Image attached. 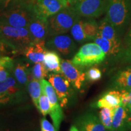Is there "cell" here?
Listing matches in <instances>:
<instances>
[{"label": "cell", "mask_w": 131, "mask_h": 131, "mask_svg": "<svg viewBox=\"0 0 131 131\" xmlns=\"http://www.w3.org/2000/svg\"><path fill=\"white\" fill-rule=\"evenodd\" d=\"M86 78L90 81H96L100 80L102 77L101 70L97 68H91L85 73Z\"/></svg>", "instance_id": "obj_30"}, {"label": "cell", "mask_w": 131, "mask_h": 131, "mask_svg": "<svg viewBox=\"0 0 131 131\" xmlns=\"http://www.w3.org/2000/svg\"><path fill=\"white\" fill-rule=\"evenodd\" d=\"M5 50H6V48H5L4 46L3 45L2 42H1V37H0V50H1V51H4Z\"/></svg>", "instance_id": "obj_37"}, {"label": "cell", "mask_w": 131, "mask_h": 131, "mask_svg": "<svg viewBox=\"0 0 131 131\" xmlns=\"http://www.w3.org/2000/svg\"><path fill=\"white\" fill-rule=\"evenodd\" d=\"M13 67L12 58L8 57H0V81L9 77Z\"/></svg>", "instance_id": "obj_24"}, {"label": "cell", "mask_w": 131, "mask_h": 131, "mask_svg": "<svg viewBox=\"0 0 131 131\" xmlns=\"http://www.w3.org/2000/svg\"><path fill=\"white\" fill-rule=\"evenodd\" d=\"M35 15L34 0H13L0 13V23L15 27L27 28Z\"/></svg>", "instance_id": "obj_1"}, {"label": "cell", "mask_w": 131, "mask_h": 131, "mask_svg": "<svg viewBox=\"0 0 131 131\" xmlns=\"http://www.w3.org/2000/svg\"><path fill=\"white\" fill-rule=\"evenodd\" d=\"M83 28L88 41L94 40L98 32V24L94 18L83 19Z\"/></svg>", "instance_id": "obj_23"}, {"label": "cell", "mask_w": 131, "mask_h": 131, "mask_svg": "<svg viewBox=\"0 0 131 131\" xmlns=\"http://www.w3.org/2000/svg\"><path fill=\"white\" fill-rule=\"evenodd\" d=\"M41 131H57L54 126L50 123L45 117L41 119Z\"/></svg>", "instance_id": "obj_32"}, {"label": "cell", "mask_w": 131, "mask_h": 131, "mask_svg": "<svg viewBox=\"0 0 131 131\" xmlns=\"http://www.w3.org/2000/svg\"><path fill=\"white\" fill-rule=\"evenodd\" d=\"M64 1L66 3L67 6H72L76 3L78 0H64Z\"/></svg>", "instance_id": "obj_36"}, {"label": "cell", "mask_w": 131, "mask_h": 131, "mask_svg": "<svg viewBox=\"0 0 131 131\" xmlns=\"http://www.w3.org/2000/svg\"><path fill=\"white\" fill-rule=\"evenodd\" d=\"M105 17L122 37L131 23V0H110Z\"/></svg>", "instance_id": "obj_3"}, {"label": "cell", "mask_w": 131, "mask_h": 131, "mask_svg": "<svg viewBox=\"0 0 131 131\" xmlns=\"http://www.w3.org/2000/svg\"><path fill=\"white\" fill-rule=\"evenodd\" d=\"M81 19L73 6H68L48 18L49 37L61 35L70 31Z\"/></svg>", "instance_id": "obj_4"}, {"label": "cell", "mask_w": 131, "mask_h": 131, "mask_svg": "<svg viewBox=\"0 0 131 131\" xmlns=\"http://www.w3.org/2000/svg\"><path fill=\"white\" fill-rule=\"evenodd\" d=\"M50 102L49 98L44 92L42 91L39 99V111L43 116L47 115L50 112Z\"/></svg>", "instance_id": "obj_29"}, {"label": "cell", "mask_w": 131, "mask_h": 131, "mask_svg": "<svg viewBox=\"0 0 131 131\" xmlns=\"http://www.w3.org/2000/svg\"><path fill=\"white\" fill-rule=\"evenodd\" d=\"M61 73L73 88L78 90L81 89L86 80L85 73L69 60H61Z\"/></svg>", "instance_id": "obj_10"}, {"label": "cell", "mask_w": 131, "mask_h": 131, "mask_svg": "<svg viewBox=\"0 0 131 131\" xmlns=\"http://www.w3.org/2000/svg\"><path fill=\"white\" fill-rule=\"evenodd\" d=\"M98 34L101 37L115 43H122L121 37L114 26L104 16L98 24Z\"/></svg>", "instance_id": "obj_18"}, {"label": "cell", "mask_w": 131, "mask_h": 131, "mask_svg": "<svg viewBox=\"0 0 131 131\" xmlns=\"http://www.w3.org/2000/svg\"><path fill=\"white\" fill-rule=\"evenodd\" d=\"M34 42L46 41L49 37L48 19L35 15L27 27Z\"/></svg>", "instance_id": "obj_12"}, {"label": "cell", "mask_w": 131, "mask_h": 131, "mask_svg": "<svg viewBox=\"0 0 131 131\" xmlns=\"http://www.w3.org/2000/svg\"><path fill=\"white\" fill-rule=\"evenodd\" d=\"M121 104V92L116 90H112L103 95L96 103V107L98 108H116Z\"/></svg>", "instance_id": "obj_20"}, {"label": "cell", "mask_w": 131, "mask_h": 131, "mask_svg": "<svg viewBox=\"0 0 131 131\" xmlns=\"http://www.w3.org/2000/svg\"><path fill=\"white\" fill-rule=\"evenodd\" d=\"M131 129L128 108L119 105L115 108L111 131H127Z\"/></svg>", "instance_id": "obj_13"}, {"label": "cell", "mask_w": 131, "mask_h": 131, "mask_svg": "<svg viewBox=\"0 0 131 131\" xmlns=\"http://www.w3.org/2000/svg\"><path fill=\"white\" fill-rule=\"evenodd\" d=\"M69 131H80V130H78V129L76 127V126L73 125V126H72L71 127H70V128L69 129Z\"/></svg>", "instance_id": "obj_38"}, {"label": "cell", "mask_w": 131, "mask_h": 131, "mask_svg": "<svg viewBox=\"0 0 131 131\" xmlns=\"http://www.w3.org/2000/svg\"><path fill=\"white\" fill-rule=\"evenodd\" d=\"M121 92L122 95V104L125 107H131V89L122 91Z\"/></svg>", "instance_id": "obj_31"}, {"label": "cell", "mask_w": 131, "mask_h": 131, "mask_svg": "<svg viewBox=\"0 0 131 131\" xmlns=\"http://www.w3.org/2000/svg\"><path fill=\"white\" fill-rule=\"evenodd\" d=\"M18 89L16 80L9 77L3 81H0V104H7L14 97Z\"/></svg>", "instance_id": "obj_17"}, {"label": "cell", "mask_w": 131, "mask_h": 131, "mask_svg": "<svg viewBox=\"0 0 131 131\" xmlns=\"http://www.w3.org/2000/svg\"><path fill=\"white\" fill-rule=\"evenodd\" d=\"M76 127L80 131H109L101 123L99 118L92 113L85 114L78 118Z\"/></svg>", "instance_id": "obj_14"}, {"label": "cell", "mask_w": 131, "mask_h": 131, "mask_svg": "<svg viewBox=\"0 0 131 131\" xmlns=\"http://www.w3.org/2000/svg\"><path fill=\"white\" fill-rule=\"evenodd\" d=\"M45 45L48 50L58 52L63 56L70 55L77 47L74 40L69 35L63 34L50 37Z\"/></svg>", "instance_id": "obj_9"}, {"label": "cell", "mask_w": 131, "mask_h": 131, "mask_svg": "<svg viewBox=\"0 0 131 131\" xmlns=\"http://www.w3.org/2000/svg\"><path fill=\"white\" fill-rule=\"evenodd\" d=\"M0 131H2V130H0Z\"/></svg>", "instance_id": "obj_40"}, {"label": "cell", "mask_w": 131, "mask_h": 131, "mask_svg": "<svg viewBox=\"0 0 131 131\" xmlns=\"http://www.w3.org/2000/svg\"><path fill=\"white\" fill-rule=\"evenodd\" d=\"M113 90L122 91L131 89V66L119 70L112 78Z\"/></svg>", "instance_id": "obj_16"}, {"label": "cell", "mask_w": 131, "mask_h": 131, "mask_svg": "<svg viewBox=\"0 0 131 131\" xmlns=\"http://www.w3.org/2000/svg\"><path fill=\"white\" fill-rule=\"evenodd\" d=\"M119 56L122 57L124 61L131 63V45L126 47L124 49H123Z\"/></svg>", "instance_id": "obj_33"}, {"label": "cell", "mask_w": 131, "mask_h": 131, "mask_svg": "<svg viewBox=\"0 0 131 131\" xmlns=\"http://www.w3.org/2000/svg\"><path fill=\"white\" fill-rule=\"evenodd\" d=\"M0 37L6 49H9L14 53H23L34 42L27 28L15 27L1 23Z\"/></svg>", "instance_id": "obj_2"}, {"label": "cell", "mask_w": 131, "mask_h": 131, "mask_svg": "<svg viewBox=\"0 0 131 131\" xmlns=\"http://www.w3.org/2000/svg\"><path fill=\"white\" fill-rule=\"evenodd\" d=\"M45 43L46 41L33 42L24 50L23 54L33 63H42L47 51Z\"/></svg>", "instance_id": "obj_15"}, {"label": "cell", "mask_w": 131, "mask_h": 131, "mask_svg": "<svg viewBox=\"0 0 131 131\" xmlns=\"http://www.w3.org/2000/svg\"><path fill=\"white\" fill-rule=\"evenodd\" d=\"M115 108L104 107L99 113V119L101 123L109 131L112 129V123Z\"/></svg>", "instance_id": "obj_26"}, {"label": "cell", "mask_w": 131, "mask_h": 131, "mask_svg": "<svg viewBox=\"0 0 131 131\" xmlns=\"http://www.w3.org/2000/svg\"><path fill=\"white\" fill-rule=\"evenodd\" d=\"M48 70L46 68L43 62L42 63H35L33 66L32 69V75L33 78L35 79L41 81L45 79V78L48 77Z\"/></svg>", "instance_id": "obj_28"}, {"label": "cell", "mask_w": 131, "mask_h": 131, "mask_svg": "<svg viewBox=\"0 0 131 131\" xmlns=\"http://www.w3.org/2000/svg\"><path fill=\"white\" fill-rule=\"evenodd\" d=\"M13 0H0V13L7 8Z\"/></svg>", "instance_id": "obj_35"}, {"label": "cell", "mask_w": 131, "mask_h": 131, "mask_svg": "<svg viewBox=\"0 0 131 131\" xmlns=\"http://www.w3.org/2000/svg\"><path fill=\"white\" fill-rule=\"evenodd\" d=\"M110 0H78L72 6L81 17L95 18L106 13Z\"/></svg>", "instance_id": "obj_6"}, {"label": "cell", "mask_w": 131, "mask_h": 131, "mask_svg": "<svg viewBox=\"0 0 131 131\" xmlns=\"http://www.w3.org/2000/svg\"><path fill=\"white\" fill-rule=\"evenodd\" d=\"M47 78L56 92L61 107H66L71 94L70 83L61 73H50Z\"/></svg>", "instance_id": "obj_8"}, {"label": "cell", "mask_w": 131, "mask_h": 131, "mask_svg": "<svg viewBox=\"0 0 131 131\" xmlns=\"http://www.w3.org/2000/svg\"><path fill=\"white\" fill-rule=\"evenodd\" d=\"M27 88L33 102L39 111V99L42 94V88L40 81L33 78V79L31 80L29 83Z\"/></svg>", "instance_id": "obj_22"}, {"label": "cell", "mask_w": 131, "mask_h": 131, "mask_svg": "<svg viewBox=\"0 0 131 131\" xmlns=\"http://www.w3.org/2000/svg\"><path fill=\"white\" fill-rule=\"evenodd\" d=\"M105 58V53L100 47L95 42H89L80 47L72 62L79 68H88L102 63Z\"/></svg>", "instance_id": "obj_5"}, {"label": "cell", "mask_w": 131, "mask_h": 131, "mask_svg": "<svg viewBox=\"0 0 131 131\" xmlns=\"http://www.w3.org/2000/svg\"><path fill=\"white\" fill-rule=\"evenodd\" d=\"M61 59L56 52L49 50L46 53L43 64L48 72L55 73H61Z\"/></svg>", "instance_id": "obj_21"}, {"label": "cell", "mask_w": 131, "mask_h": 131, "mask_svg": "<svg viewBox=\"0 0 131 131\" xmlns=\"http://www.w3.org/2000/svg\"><path fill=\"white\" fill-rule=\"evenodd\" d=\"M42 91L44 92L49 98L50 102V112L49 115L51 118L53 126L57 131H59L60 124L63 119L64 115L62 107L59 103L58 96L53 88L49 82L43 79L40 81Z\"/></svg>", "instance_id": "obj_7"}, {"label": "cell", "mask_w": 131, "mask_h": 131, "mask_svg": "<svg viewBox=\"0 0 131 131\" xmlns=\"http://www.w3.org/2000/svg\"><path fill=\"white\" fill-rule=\"evenodd\" d=\"M36 14L48 19L67 6L64 0H34Z\"/></svg>", "instance_id": "obj_11"}, {"label": "cell", "mask_w": 131, "mask_h": 131, "mask_svg": "<svg viewBox=\"0 0 131 131\" xmlns=\"http://www.w3.org/2000/svg\"><path fill=\"white\" fill-rule=\"evenodd\" d=\"M128 109H129V115H130V122H131V107L128 108Z\"/></svg>", "instance_id": "obj_39"}, {"label": "cell", "mask_w": 131, "mask_h": 131, "mask_svg": "<svg viewBox=\"0 0 131 131\" xmlns=\"http://www.w3.org/2000/svg\"><path fill=\"white\" fill-rule=\"evenodd\" d=\"M70 34L73 40L78 43L88 41L83 28V19H80L70 29Z\"/></svg>", "instance_id": "obj_25"}, {"label": "cell", "mask_w": 131, "mask_h": 131, "mask_svg": "<svg viewBox=\"0 0 131 131\" xmlns=\"http://www.w3.org/2000/svg\"><path fill=\"white\" fill-rule=\"evenodd\" d=\"M15 77L18 83L20 84L26 85L28 81L27 70L26 65L21 63H18L16 65L14 70Z\"/></svg>", "instance_id": "obj_27"}, {"label": "cell", "mask_w": 131, "mask_h": 131, "mask_svg": "<svg viewBox=\"0 0 131 131\" xmlns=\"http://www.w3.org/2000/svg\"><path fill=\"white\" fill-rule=\"evenodd\" d=\"M124 42L126 47L131 45V23L124 38Z\"/></svg>", "instance_id": "obj_34"}, {"label": "cell", "mask_w": 131, "mask_h": 131, "mask_svg": "<svg viewBox=\"0 0 131 131\" xmlns=\"http://www.w3.org/2000/svg\"><path fill=\"white\" fill-rule=\"evenodd\" d=\"M93 41L100 47L103 52L105 53L106 56L117 57L120 54L123 50L122 43H115L101 37L98 34Z\"/></svg>", "instance_id": "obj_19"}]
</instances>
